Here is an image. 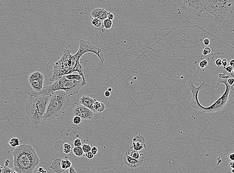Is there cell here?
Instances as JSON below:
<instances>
[{
	"instance_id": "16",
	"label": "cell",
	"mask_w": 234,
	"mask_h": 173,
	"mask_svg": "<svg viewBox=\"0 0 234 173\" xmlns=\"http://www.w3.org/2000/svg\"><path fill=\"white\" fill-rule=\"evenodd\" d=\"M62 159L58 158L54 160L50 168L56 173H61L64 172V171L62 168Z\"/></svg>"
},
{
	"instance_id": "3",
	"label": "cell",
	"mask_w": 234,
	"mask_h": 173,
	"mask_svg": "<svg viewBox=\"0 0 234 173\" xmlns=\"http://www.w3.org/2000/svg\"><path fill=\"white\" fill-rule=\"evenodd\" d=\"M71 105L69 96L65 92L55 91L50 96L43 120H52L65 113Z\"/></svg>"
},
{
	"instance_id": "39",
	"label": "cell",
	"mask_w": 234,
	"mask_h": 173,
	"mask_svg": "<svg viewBox=\"0 0 234 173\" xmlns=\"http://www.w3.org/2000/svg\"><path fill=\"white\" fill-rule=\"evenodd\" d=\"M228 65V61L226 59H223L222 60V66H223L224 69H225V67H227V66Z\"/></svg>"
},
{
	"instance_id": "10",
	"label": "cell",
	"mask_w": 234,
	"mask_h": 173,
	"mask_svg": "<svg viewBox=\"0 0 234 173\" xmlns=\"http://www.w3.org/2000/svg\"><path fill=\"white\" fill-rule=\"evenodd\" d=\"M73 113L75 116H79L81 119L84 120L92 119L94 116L93 112L82 105L75 106L73 110Z\"/></svg>"
},
{
	"instance_id": "2",
	"label": "cell",
	"mask_w": 234,
	"mask_h": 173,
	"mask_svg": "<svg viewBox=\"0 0 234 173\" xmlns=\"http://www.w3.org/2000/svg\"><path fill=\"white\" fill-rule=\"evenodd\" d=\"M73 72H77L84 79H85L83 69L79 60L71 54V50H64L61 58L54 63L53 66V75L50 80L54 82L62 76L71 75Z\"/></svg>"
},
{
	"instance_id": "42",
	"label": "cell",
	"mask_w": 234,
	"mask_h": 173,
	"mask_svg": "<svg viewBox=\"0 0 234 173\" xmlns=\"http://www.w3.org/2000/svg\"><path fill=\"white\" fill-rule=\"evenodd\" d=\"M37 173H47V171L43 169V168L39 167L38 169Z\"/></svg>"
},
{
	"instance_id": "6",
	"label": "cell",
	"mask_w": 234,
	"mask_h": 173,
	"mask_svg": "<svg viewBox=\"0 0 234 173\" xmlns=\"http://www.w3.org/2000/svg\"><path fill=\"white\" fill-rule=\"evenodd\" d=\"M234 1H208L204 12L217 23L226 22L233 12Z\"/></svg>"
},
{
	"instance_id": "4",
	"label": "cell",
	"mask_w": 234,
	"mask_h": 173,
	"mask_svg": "<svg viewBox=\"0 0 234 173\" xmlns=\"http://www.w3.org/2000/svg\"><path fill=\"white\" fill-rule=\"evenodd\" d=\"M85 85L82 81L68 80L62 76L52 85L43 88L41 92L32 91L29 94L39 96H51L55 91L62 90L65 92L69 96H74Z\"/></svg>"
},
{
	"instance_id": "25",
	"label": "cell",
	"mask_w": 234,
	"mask_h": 173,
	"mask_svg": "<svg viewBox=\"0 0 234 173\" xmlns=\"http://www.w3.org/2000/svg\"><path fill=\"white\" fill-rule=\"evenodd\" d=\"M71 146L70 144L65 143L63 145V151L64 154H69L71 152Z\"/></svg>"
},
{
	"instance_id": "9",
	"label": "cell",
	"mask_w": 234,
	"mask_h": 173,
	"mask_svg": "<svg viewBox=\"0 0 234 173\" xmlns=\"http://www.w3.org/2000/svg\"><path fill=\"white\" fill-rule=\"evenodd\" d=\"M205 84V82L204 81L199 87H196L193 84V81L192 79L189 80V82H188L189 87L191 90L192 94V98L191 99V106L192 108L194 109L201 111V109L202 108L203 105L200 104V103L199 102V101L198 94L199 91L204 88Z\"/></svg>"
},
{
	"instance_id": "31",
	"label": "cell",
	"mask_w": 234,
	"mask_h": 173,
	"mask_svg": "<svg viewBox=\"0 0 234 173\" xmlns=\"http://www.w3.org/2000/svg\"><path fill=\"white\" fill-rule=\"evenodd\" d=\"M82 119L80 117L75 116L73 119V124L75 125H79L81 122Z\"/></svg>"
},
{
	"instance_id": "24",
	"label": "cell",
	"mask_w": 234,
	"mask_h": 173,
	"mask_svg": "<svg viewBox=\"0 0 234 173\" xmlns=\"http://www.w3.org/2000/svg\"><path fill=\"white\" fill-rule=\"evenodd\" d=\"M102 25L104 28L106 30H109L112 28L113 25V21L109 20L108 19H105L102 22Z\"/></svg>"
},
{
	"instance_id": "12",
	"label": "cell",
	"mask_w": 234,
	"mask_h": 173,
	"mask_svg": "<svg viewBox=\"0 0 234 173\" xmlns=\"http://www.w3.org/2000/svg\"><path fill=\"white\" fill-rule=\"evenodd\" d=\"M123 160L125 164L126 165H127L128 167L131 168H137L141 166L143 163V159L136 160V159L132 158L131 157L129 156L128 152L125 153V154L124 156Z\"/></svg>"
},
{
	"instance_id": "13",
	"label": "cell",
	"mask_w": 234,
	"mask_h": 173,
	"mask_svg": "<svg viewBox=\"0 0 234 173\" xmlns=\"http://www.w3.org/2000/svg\"><path fill=\"white\" fill-rule=\"evenodd\" d=\"M109 13V12L107 11L103 8H96L92 11L91 16L93 19H98L103 22L104 20L107 18V15Z\"/></svg>"
},
{
	"instance_id": "33",
	"label": "cell",
	"mask_w": 234,
	"mask_h": 173,
	"mask_svg": "<svg viewBox=\"0 0 234 173\" xmlns=\"http://www.w3.org/2000/svg\"><path fill=\"white\" fill-rule=\"evenodd\" d=\"M224 69V71H226L227 73H230L231 75H232L233 76H234V74H233V71H234V67H232L231 66H229L227 67H225Z\"/></svg>"
},
{
	"instance_id": "19",
	"label": "cell",
	"mask_w": 234,
	"mask_h": 173,
	"mask_svg": "<svg viewBox=\"0 0 234 173\" xmlns=\"http://www.w3.org/2000/svg\"><path fill=\"white\" fill-rule=\"evenodd\" d=\"M45 78V76L41 72H39V71H34V72L31 73L30 75H29L28 77V81L35 80V79H41V78Z\"/></svg>"
},
{
	"instance_id": "17",
	"label": "cell",
	"mask_w": 234,
	"mask_h": 173,
	"mask_svg": "<svg viewBox=\"0 0 234 173\" xmlns=\"http://www.w3.org/2000/svg\"><path fill=\"white\" fill-rule=\"evenodd\" d=\"M64 77L68 80H72V81H82L84 84L85 85L87 84L86 80L83 78L79 74H71V75H64Z\"/></svg>"
},
{
	"instance_id": "30",
	"label": "cell",
	"mask_w": 234,
	"mask_h": 173,
	"mask_svg": "<svg viewBox=\"0 0 234 173\" xmlns=\"http://www.w3.org/2000/svg\"><path fill=\"white\" fill-rule=\"evenodd\" d=\"M208 64V61L206 60H202V61H201L199 63V67H200L201 69H204L205 67L207 66Z\"/></svg>"
},
{
	"instance_id": "14",
	"label": "cell",
	"mask_w": 234,
	"mask_h": 173,
	"mask_svg": "<svg viewBox=\"0 0 234 173\" xmlns=\"http://www.w3.org/2000/svg\"><path fill=\"white\" fill-rule=\"evenodd\" d=\"M96 100V99L92 98L89 96L84 95L80 98L79 103L81 105L86 107V108L90 109L94 113H96L94 108V105Z\"/></svg>"
},
{
	"instance_id": "29",
	"label": "cell",
	"mask_w": 234,
	"mask_h": 173,
	"mask_svg": "<svg viewBox=\"0 0 234 173\" xmlns=\"http://www.w3.org/2000/svg\"><path fill=\"white\" fill-rule=\"evenodd\" d=\"M211 51L212 50L211 48L209 47H205L203 49V50H202V54L203 56H207L211 54Z\"/></svg>"
},
{
	"instance_id": "27",
	"label": "cell",
	"mask_w": 234,
	"mask_h": 173,
	"mask_svg": "<svg viewBox=\"0 0 234 173\" xmlns=\"http://www.w3.org/2000/svg\"><path fill=\"white\" fill-rule=\"evenodd\" d=\"M1 173H18L15 171L14 169H11L8 167H5L2 168V171Z\"/></svg>"
},
{
	"instance_id": "26",
	"label": "cell",
	"mask_w": 234,
	"mask_h": 173,
	"mask_svg": "<svg viewBox=\"0 0 234 173\" xmlns=\"http://www.w3.org/2000/svg\"><path fill=\"white\" fill-rule=\"evenodd\" d=\"M102 21L99 20L98 19H92V24L94 27L96 28H99L102 26Z\"/></svg>"
},
{
	"instance_id": "8",
	"label": "cell",
	"mask_w": 234,
	"mask_h": 173,
	"mask_svg": "<svg viewBox=\"0 0 234 173\" xmlns=\"http://www.w3.org/2000/svg\"><path fill=\"white\" fill-rule=\"evenodd\" d=\"M92 52L98 56L101 64L104 62V58L101 49L92 45L90 41L81 39L79 41V47L77 53L73 56L77 60H80L81 57L85 53Z\"/></svg>"
},
{
	"instance_id": "1",
	"label": "cell",
	"mask_w": 234,
	"mask_h": 173,
	"mask_svg": "<svg viewBox=\"0 0 234 173\" xmlns=\"http://www.w3.org/2000/svg\"><path fill=\"white\" fill-rule=\"evenodd\" d=\"M14 170L18 173H32L39 163L37 153L30 145L16 147L13 152Z\"/></svg>"
},
{
	"instance_id": "40",
	"label": "cell",
	"mask_w": 234,
	"mask_h": 173,
	"mask_svg": "<svg viewBox=\"0 0 234 173\" xmlns=\"http://www.w3.org/2000/svg\"><path fill=\"white\" fill-rule=\"evenodd\" d=\"M107 19H108L109 20H111V21H113V20L114 19V15L109 12V13L107 15Z\"/></svg>"
},
{
	"instance_id": "48",
	"label": "cell",
	"mask_w": 234,
	"mask_h": 173,
	"mask_svg": "<svg viewBox=\"0 0 234 173\" xmlns=\"http://www.w3.org/2000/svg\"><path fill=\"white\" fill-rule=\"evenodd\" d=\"M111 90H112V88H109L108 90H107V91H109V92H111Z\"/></svg>"
},
{
	"instance_id": "11",
	"label": "cell",
	"mask_w": 234,
	"mask_h": 173,
	"mask_svg": "<svg viewBox=\"0 0 234 173\" xmlns=\"http://www.w3.org/2000/svg\"><path fill=\"white\" fill-rule=\"evenodd\" d=\"M146 148L145 140L142 135H141L140 134H138L133 138L132 145L130 149L141 152L143 151Z\"/></svg>"
},
{
	"instance_id": "37",
	"label": "cell",
	"mask_w": 234,
	"mask_h": 173,
	"mask_svg": "<svg viewBox=\"0 0 234 173\" xmlns=\"http://www.w3.org/2000/svg\"><path fill=\"white\" fill-rule=\"evenodd\" d=\"M98 148L97 147H96V146L92 147V150H91V152H92L94 156L98 154Z\"/></svg>"
},
{
	"instance_id": "5",
	"label": "cell",
	"mask_w": 234,
	"mask_h": 173,
	"mask_svg": "<svg viewBox=\"0 0 234 173\" xmlns=\"http://www.w3.org/2000/svg\"><path fill=\"white\" fill-rule=\"evenodd\" d=\"M26 112L35 125L39 124L43 119L51 96H39L28 93Z\"/></svg>"
},
{
	"instance_id": "38",
	"label": "cell",
	"mask_w": 234,
	"mask_h": 173,
	"mask_svg": "<svg viewBox=\"0 0 234 173\" xmlns=\"http://www.w3.org/2000/svg\"><path fill=\"white\" fill-rule=\"evenodd\" d=\"M215 64L218 67L222 66V60L220 58H218L217 60H216Z\"/></svg>"
},
{
	"instance_id": "41",
	"label": "cell",
	"mask_w": 234,
	"mask_h": 173,
	"mask_svg": "<svg viewBox=\"0 0 234 173\" xmlns=\"http://www.w3.org/2000/svg\"><path fill=\"white\" fill-rule=\"evenodd\" d=\"M210 41L209 39H204V41H203V44L205 45H210Z\"/></svg>"
},
{
	"instance_id": "35",
	"label": "cell",
	"mask_w": 234,
	"mask_h": 173,
	"mask_svg": "<svg viewBox=\"0 0 234 173\" xmlns=\"http://www.w3.org/2000/svg\"><path fill=\"white\" fill-rule=\"evenodd\" d=\"M84 156L86 157V158L88 159H92L94 158V155H93V154L91 152L86 153L84 154Z\"/></svg>"
},
{
	"instance_id": "45",
	"label": "cell",
	"mask_w": 234,
	"mask_h": 173,
	"mask_svg": "<svg viewBox=\"0 0 234 173\" xmlns=\"http://www.w3.org/2000/svg\"><path fill=\"white\" fill-rule=\"evenodd\" d=\"M111 92H109V91H105V93H104V96H105V97H110V96H111Z\"/></svg>"
},
{
	"instance_id": "22",
	"label": "cell",
	"mask_w": 234,
	"mask_h": 173,
	"mask_svg": "<svg viewBox=\"0 0 234 173\" xmlns=\"http://www.w3.org/2000/svg\"><path fill=\"white\" fill-rule=\"evenodd\" d=\"M62 168L64 171H65L66 170L69 169V168L73 166V164L71 162V161L66 159L65 160H62Z\"/></svg>"
},
{
	"instance_id": "44",
	"label": "cell",
	"mask_w": 234,
	"mask_h": 173,
	"mask_svg": "<svg viewBox=\"0 0 234 173\" xmlns=\"http://www.w3.org/2000/svg\"><path fill=\"white\" fill-rule=\"evenodd\" d=\"M229 160H230L231 161H234V153H232L229 155L228 156Z\"/></svg>"
},
{
	"instance_id": "18",
	"label": "cell",
	"mask_w": 234,
	"mask_h": 173,
	"mask_svg": "<svg viewBox=\"0 0 234 173\" xmlns=\"http://www.w3.org/2000/svg\"><path fill=\"white\" fill-rule=\"evenodd\" d=\"M94 108L95 111L97 112H102L105 109V106L103 103L96 100L94 105Z\"/></svg>"
},
{
	"instance_id": "49",
	"label": "cell",
	"mask_w": 234,
	"mask_h": 173,
	"mask_svg": "<svg viewBox=\"0 0 234 173\" xmlns=\"http://www.w3.org/2000/svg\"><path fill=\"white\" fill-rule=\"evenodd\" d=\"M231 171H232V173H234V169H232V170H231Z\"/></svg>"
},
{
	"instance_id": "36",
	"label": "cell",
	"mask_w": 234,
	"mask_h": 173,
	"mask_svg": "<svg viewBox=\"0 0 234 173\" xmlns=\"http://www.w3.org/2000/svg\"><path fill=\"white\" fill-rule=\"evenodd\" d=\"M227 82L229 85L231 86H234V79L233 78H229L227 79Z\"/></svg>"
},
{
	"instance_id": "43",
	"label": "cell",
	"mask_w": 234,
	"mask_h": 173,
	"mask_svg": "<svg viewBox=\"0 0 234 173\" xmlns=\"http://www.w3.org/2000/svg\"><path fill=\"white\" fill-rule=\"evenodd\" d=\"M69 173H77V171H75V169L74 168L73 165L69 168Z\"/></svg>"
},
{
	"instance_id": "47",
	"label": "cell",
	"mask_w": 234,
	"mask_h": 173,
	"mask_svg": "<svg viewBox=\"0 0 234 173\" xmlns=\"http://www.w3.org/2000/svg\"><path fill=\"white\" fill-rule=\"evenodd\" d=\"M229 64H230V66H232V67H234V60L232 59V60H230Z\"/></svg>"
},
{
	"instance_id": "23",
	"label": "cell",
	"mask_w": 234,
	"mask_h": 173,
	"mask_svg": "<svg viewBox=\"0 0 234 173\" xmlns=\"http://www.w3.org/2000/svg\"><path fill=\"white\" fill-rule=\"evenodd\" d=\"M9 144L11 147H15V148L20 145L19 139L16 138V137L11 138V139L9 140Z\"/></svg>"
},
{
	"instance_id": "46",
	"label": "cell",
	"mask_w": 234,
	"mask_h": 173,
	"mask_svg": "<svg viewBox=\"0 0 234 173\" xmlns=\"http://www.w3.org/2000/svg\"><path fill=\"white\" fill-rule=\"evenodd\" d=\"M229 166L232 169H234V161H231V162H230L229 163Z\"/></svg>"
},
{
	"instance_id": "15",
	"label": "cell",
	"mask_w": 234,
	"mask_h": 173,
	"mask_svg": "<svg viewBox=\"0 0 234 173\" xmlns=\"http://www.w3.org/2000/svg\"><path fill=\"white\" fill-rule=\"evenodd\" d=\"M45 78L35 79V80L28 81L31 87L34 90L35 92H39L43 90V88Z\"/></svg>"
},
{
	"instance_id": "21",
	"label": "cell",
	"mask_w": 234,
	"mask_h": 173,
	"mask_svg": "<svg viewBox=\"0 0 234 173\" xmlns=\"http://www.w3.org/2000/svg\"><path fill=\"white\" fill-rule=\"evenodd\" d=\"M72 151L74 155L78 157H81L83 156L84 155V152L83 151L81 147H75L72 150Z\"/></svg>"
},
{
	"instance_id": "34",
	"label": "cell",
	"mask_w": 234,
	"mask_h": 173,
	"mask_svg": "<svg viewBox=\"0 0 234 173\" xmlns=\"http://www.w3.org/2000/svg\"><path fill=\"white\" fill-rule=\"evenodd\" d=\"M225 73H226V71H224L223 73H220V74H219V78H220V79H228L229 78H230L228 75H225Z\"/></svg>"
},
{
	"instance_id": "28",
	"label": "cell",
	"mask_w": 234,
	"mask_h": 173,
	"mask_svg": "<svg viewBox=\"0 0 234 173\" xmlns=\"http://www.w3.org/2000/svg\"><path fill=\"white\" fill-rule=\"evenodd\" d=\"M81 147H82V149H83V151L84 154H85L86 153L89 152H91L92 147L89 144H84L83 145L81 146Z\"/></svg>"
},
{
	"instance_id": "7",
	"label": "cell",
	"mask_w": 234,
	"mask_h": 173,
	"mask_svg": "<svg viewBox=\"0 0 234 173\" xmlns=\"http://www.w3.org/2000/svg\"><path fill=\"white\" fill-rule=\"evenodd\" d=\"M223 83L226 86L225 92H224L223 95L221 96L219 99H218L213 104H212L209 107H205L203 106L201 111L203 112V113H214L219 111L222 109L223 107H224L226 105L228 101L229 97L230 94L231 90L233 89V86H231L229 85L227 82V79H219L218 80L217 86L219 85L220 84Z\"/></svg>"
},
{
	"instance_id": "32",
	"label": "cell",
	"mask_w": 234,
	"mask_h": 173,
	"mask_svg": "<svg viewBox=\"0 0 234 173\" xmlns=\"http://www.w3.org/2000/svg\"><path fill=\"white\" fill-rule=\"evenodd\" d=\"M73 145L75 147H81L82 146V142L81 139L79 138H77L73 142Z\"/></svg>"
},
{
	"instance_id": "20",
	"label": "cell",
	"mask_w": 234,
	"mask_h": 173,
	"mask_svg": "<svg viewBox=\"0 0 234 173\" xmlns=\"http://www.w3.org/2000/svg\"><path fill=\"white\" fill-rule=\"evenodd\" d=\"M127 152L130 156L136 160H139L140 158V157L142 155V154H141L140 152L135 151L133 149H130L129 151H127Z\"/></svg>"
}]
</instances>
